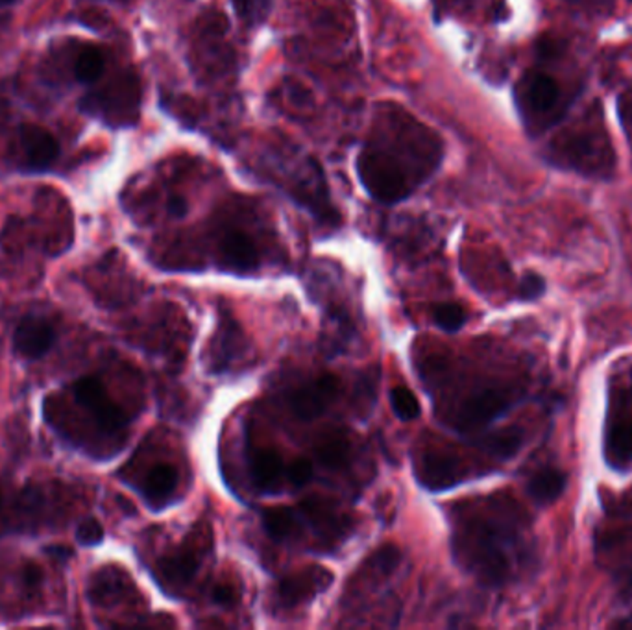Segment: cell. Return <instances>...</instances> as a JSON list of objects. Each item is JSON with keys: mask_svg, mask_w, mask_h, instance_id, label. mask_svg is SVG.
<instances>
[{"mask_svg": "<svg viewBox=\"0 0 632 630\" xmlns=\"http://www.w3.org/2000/svg\"><path fill=\"white\" fill-rule=\"evenodd\" d=\"M454 548L463 566L492 587L512 580L532 558L527 523L512 505L502 500H492L483 514L468 520Z\"/></svg>", "mask_w": 632, "mask_h": 630, "instance_id": "obj_1", "label": "cell"}, {"mask_svg": "<svg viewBox=\"0 0 632 630\" xmlns=\"http://www.w3.org/2000/svg\"><path fill=\"white\" fill-rule=\"evenodd\" d=\"M359 177L365 189L381 204L407 198L420 179V172L396 156L387 143H372L359 156Z\"/></svg>", "mask_w": 632, "mask_h": 630, "instance_id": "obj_2", "label": "cell"}, {"mask_svg": "<svg viewBox=\"0 0 632 630\" xmlns=\"http://www.w3.org/2000/svg\"><path fill=\"white\" fill-rule=\"evenodd\" d=\"M551 152L559 163L586 176H603L614 163V154L605 135L589 128L564 133L553 143Z\"/></svg>", "mask_w": 632, "mask_h": 630, "instance_id": "obj_3", "label": "cell"}, {"mask_svg": "<svg viewBox=\"0 0 632 630\" xmlns=\"http://www.w3.org/2000/svg\"><path fill=\"white\" fill-rule=\"evenodd\" d=\"M560 102V85L546 72L532 71L518 85V104L532 122L546 124L555 119Z\"/></svg>", "mask_w": 632, "mask_h": 630, "instance_id": "obj_4", "label": "cell"}, {"mask_svg": "<svg viewBox=\"0 0 632 630\" xmlns=\"http://www.w3.org/2000/svg\"><path fill=\"white\" fill-rule=\"evenodd\" d=\"M74 397L85 411L91 413L97 425L108 433L122 431L128 425V416L110 397L108 390L95 376H85L74 383Z\"/></svg>", "mask_w": 632, "mask_h": 630, "instance_id": "obj_5", "label": "cell"}, {"mask_svg": "<svg viewBox=\"0 0 632 630\" xmlns=\"http://www.w3.org/2000/svg\"><path fill=\"white\" fill-rule=\"evenodd\" d=\"M514 396L505 388H484L470 396L457 415V427L461 431H475L490 422L502 418L514 405Z\"/></svg>", "mask_w": 632, "mask_h": 630, "instance_id": "obj_6", "label": "cell"}, {"mask_svg": "<svg viewBox=\"0 0 632 630\" xmlns=\"http://www.w3.org/2000/svg\"><path fill=\"white\" fill-rule=\"evenodd\" d=\"M87 104H91L87 108L89 111L99 110L101 115H104L110 120H117V122L129 120L131 111L138 110V104H139L138 78L133 74L119 76L111 85L106 87L104 93H101L93 100H87Z\"/></svg>", "mask_w": 632, "mask_h": 630, "instance_id": "obj_7", "label": "cell"}, {"mask_svg": "<svg viewBox=\"0 0 632 630\" xmlns=\"http://www.w3.org/2000/svg\"><path fill=\"white\" fill-rule=\"evenodd\" d=\"M339 381L331 374H324L300 387L291 396V409L300 420H314L322 416L337 399Z\"/></svg>", "mask_w": 632, "mask_h": 630, "instance_id": "obj_8", "label": "cell"}, {"mask_svg": "<svg viewBox=\"0 0 632 630\" xmlns=\"http://www.w3.org/2000/svg\"><path fill=\"white\" fill-rule=\"evenodd\" d=\"M603 449L612 468L623 470L632 464V420L616 407L610 409L607 418Z\"/></svg>", "mask_w": 632, "mask_h": 630, "instance_id": "obj_9", "label": "cell"}, {"mask_svg": "<svg viewBox=\"0 0 632 630\" xmlns=\"http://www.w3.org/2000/svg\"><path fill=\"white\" fill-rule=\"evenodd\" d=\"M56 331L43 317H24L14 333V349L30 361L47 355L54 346Z\"/></svg>", "mask_w": 632, "mask_h": 630, "instance_id": "obj_10", "label": "cell"}, {"mask_svg": "<svg viewBox=\"0 0 632 630\" xmlns=\"http://www.w3.org/2000/svg\"><path fill=\"white\" fill-rule=\"evenodd\" d=\"M19 143L28 165L35 170L49 168L60 156V145L54 135L37 124L19 126Z\"/></svg>", "mask_w": 632, "mask_h": 630, "instance_id": "obj_11", "label": "cell"}, {"mask_svg": "<svg viewBox=\"0 0 632 630\" xmlns=\"http://www.w3.org/2000/svg\"><path fill=\"white\" fill-rule=\"evenodd\" d=\"M333 575L324 568H312L285 578L280 584V599L285 606H296L328 588Z\"/></svg>", "mask_w": 632, "mask_h": 630, "instance_id": "obj_12", "label": "cell"}, {"mask_svg": "<svg viewBox=\"0 0 632 630\" xmlns=\"http://www.w3.org/2000/svg\"><path fill=\"white\" fill-rule=\"evenodd\" d=\"M418 481L433 492H440V490H447L451 486L459 484V481L463 479V468L461 463L445 453H433L427 455L422 464L418 466Z\"/></svg>", "mask_w": 632, "mask_h": 630, "instance_id": "obj_13", "label": "cell"}, {"mask_svg": "<svg viewBox=\"0 0 632 630\" xmlns=\"http://www.w3.org/2000/svg\"><path fill=\"white\" fill-rule=\"evenodd\" d=\"M218 252H220V259H222L224 268L232 270V272H237V274L252 272V270H255L257 261H259L254 243L250 241L248 235H244L241 232L225 234L220 241Z\"/></svg>", "mask_w": 632, "mask_h": 630, "instance_id": "obj_14", "label": "cell"}, {"mask_svg": "<svg viewBox=\"0 0 632 630\" xmlns=\"http://www.w3.org/2000/svg\"><path fill=\"white\" fill-rule=\"evenodd\" d=\"M568 486V475L557 468H544L536 472L527 482V493L538 507L553 505Z\"/></svg>", "mask_w": 632, "mask_h": 630, "instance_id": "obj_15", "label": "cell"}, {"mask_svg": "<svg viewBox=\"0 0 632 630\" xmlns=\"http://www.w3.org/2000/svg\"><path fill=\"white\" fill-rule=\"evenodd\" d=\"M250 472L255 486L264 492L273 493L280 490L282 479L285 475V464L283 459L276 453L264 449V452H257L252 455L250 461Z\"/></svg>", "mask_w": 632, "mask_h": 630, "instance_id": "obj_16", "label": "cell"}, {"mask_svg": "<svg viewBox=\"0 0 632 630\" xmlns=\"http://www.w3.org/2000/svg\"><path fill=\"white\" fill-rule=\"evenodd\" d=\"M263 527L266 534L276 539V542H285V539H292L300 534L303 527L302 514L294 509H268L263 514Z\"/></svg>", "mask_w": 632, "mask_h": 630, "instance_id": "obj_17", "label": "cell"}, {"mask_svg": "<svg viewBox=\"0 0 632 630\" xmlns=\"http://www.w3.org/2000/svg\"><path fill=\"white\" fill-rule=\"evenodd\" d=\"M176 486H177V472L174 470V466L156 464L145 479L143 493L154 509H159L172 496Z\"/></svg>", "mask_w": 632, "mask_h": 630, "instance_id": "obj_18", "label": "cell"}, {"mask_svg": "<svg viewBox=\"0 0 632 630\" xmlns=\"http://www.w3.org/2000/svg\"><path fill=\"white\" fill-rule=\"evenodd\" d=\"M198 571V560L193 553L189 551H177L174 555H170L168 558H165L161 562V573L165 575V578L176 587H184V584H189L195 575Z\"/></svg>", "mask_w": 632, "mask_h": 630, "instance_id": "obj_19", "label": "cell"}, {"mask_svg": "<svg viewBox=\"0 0 632 630\" xmlns=\"http://www.w3.org/2000/svg\"><path fill=\"white\" fill-rule=\"evenodd\" d=\"M522 445H523V433L516 427L492 433L483 440V447L486 452L500 459L514 457L520 452Z\"/></svg>", "mask_w": 632, "mask_h": 630, "instance_id": "obj_20", "label": "cell"}, {"mask_svg": "<svg viewBox=\"0 0 632 630\" xmlns=\"http://www.w3.org/2000/svg\"><path fill=\"white\" fill-rule=\"evenodd\" d=\"M104 54L97 47H85L74 63V76L80 83L91 85L101 80L104 74Z\"/></svg>", "mask_w": 632, "mask_h": 630, "instance_id": "obj_21", "label": "cell"}, {"mask_svg": "<svg viewBox=\"0 0 632 630\" xmlns=\"http://www.w3.org/2000/svg\"><path fill=\"white\" fill-rule=\"evenodd\" d=\"M468 314L459 303H440L435 307L433 322L444 333H457L464 328Z\"/></svg>", "mask_w": 632, "mask_h": 630, "instance_id": "obj_22", "label": "cell"}, {"mask_svg": "<svg viewBox=\"0 0 632 630\" xmlns=\"http://www.w3.org/2000/svg\"><path fill=\"white\" fill-rule=\"evenodd\" d=\"M390 407L401 422H413L420 416V403L417 396L405 387L390 390Z\"/></svg>", "mask_w": 632, "mask_h": 630, "instance_id": "obj_23", "label": "cell"}, {"mask_svg": "<svg viewBox=\"0 0 632 630\" xmlns=\"http://www.w3.org/2000/svg\"><path fill=\"white\" fill-rule=\"evenodd\" d=\"M316 457L328 468H340L350 457V442L344 436H330L316 449Z\"/></svg>", "mask_w": 632, "mask_h": 630, "instance_id": "obj_24", "label": "cell"}, {"mask_svg": "<svg viewBox=\"0 0 632 630\" xmlns=\"http://www.w3.org/2000/svg\"><path fill=\"white\" fill-rule=\"evenodd\" d=\"M232 3L243 23L248 26H257L268 17L273 0H232Z\"/></svg>", "mask_w": 632, "mask_h": 630, "instance_id": "obj_25", "label": "cell"}, {"mask_svg": "<svg viewBox=\"0 0 632 630\" xmlns=\"http://www.w3.org/2000/svg\"><path fill=\"white\" fill-rule=\"evenodd\" d=\"M74 538H76V542L80 546H87V548H93V546H99L102 539H104V527L99 520L95 518H87L83 520L76 532H74Z\"/></svg>", "mask_w": 632, "mask_h": 630, "instance_id": "obj_26", "label": "cell"}, {"mask_svg": "<svg viewBox=\"0 0 632 630\" xmlns=\"http://www.w3.org/2000/svg\"><path fill=\"white\" fill-rule=\"evenodd\" d=\"M544 292H546V280L534 272H527L518 285L520 301H534L544 296Z\"/></svg>", "mask_w": 632, "mask_h": 630, "instance_id": "obj_27", "label": "cell"}, {"mask_svg": "<svg viewBox=\"0 0 632 630\" xmlns=\"http://www.w3.org/2000/svg\"><path fill=\"white\" fill-rule=\"evenodd\" d=\"M312 473H314L312 463L307 461V459H296V461L289 466V472H287L291 482L296 484V486L307 484V482L312 479Z\"/></svg>", "mask_w": 632, "mask_h": 630, "instance_id": "obj_28", "label": "cell"}, {"mask_svg": "<svg viewBox=\"0 0 632 630\" xmlns=\"http://www.w3.org/2000/svg\"><path fill=\"white\" fill-rule=\"evenodd\" d=\"M376 558V566L381 569V571H385V573H388V571H392L397 564H399V560H401V553L394 548V546H385V548H381L376 555H374Z\"/></svg>", "mask_w": 632, "mask_h": 630, "instance_id": "obj_29", "label": "cell"}, {"mask_svg": "<svg viewBox=\"0 0 632 630\" xmlns=\"http://www.w3.org/2000/svg\"><path fill=\"white\" fill-rule=\"evenodd\" d=\"M618 113H619V119L623 120V124L632 129V89H628V91H625L619 100H618Z\"/></svg>", "mask_w": 632, "mask_h": 630, "instance_id": "obj_30", "label": "cell"}, {"mask_svg": "<svg viewBox=\"0 0 632 630\" xmlns=\"http://www.w3.org/2000/svg\"><path fill=\"white\" fill-rule=\"evenodd\" d=\"M213 601L222 606H234L237 601V592L232 587L220 584V587H216L213 592Z\"/></svg>", "mask_w": 632, "mask_h": 630, "instance_id": "obj_31", "label": "cell"}, {"mask_svg": "<svg viewBox=\"0 0 632 630\" xmlns=\"http://www.w3.org/2000/svg\"><path fill=\"white\" fill-rule=\"evenodd\" d=\"M623 415H627L632 420V368L628 376V388L618 396V407Z\"/></svg>", "mask_w": 632, "mask_h": 630, "instance_id": "obj_32", "label": "cell"}, {"mask_svg": "<svg viewBox=\"0 0 632 630\" xmlns=\"http://www.w3.org/2000/svg\"><path fill=\"white\" fill-rule=\"evenodd\" d=\"M168 213L174 216V218H184L189 211V205H187V200L184 196H172L168 200V205H167Z\"/></svg>", "mask_w": 632, "mask_h": 630, "instance_id": "obj_33", "label": "cell"}, {"mask_svg": "<svg viewBox=\"0 0 632 630\" xmlns=\"http://www.w3.org/2000/svg\"><path fill=\"white\" fill-rule=\"evenodd\" d=\"M41 569H39V566H35V564H28L26 568H24V571H23V578H24V584H26V587H35V584H39L41 582Z\"/></svg>", "mask_w": 632, "mask_h": 630, "instance_id": "obj_34", "label": "cell"}, {"mask_svg": "<svg viewBox=\"0 0 632 630\" xmlns=\"http://www.w3.org/2000/svg\"><path fill=\"white\" fill-rule=\"evenodd\" d=\"M44 553L53 558H58V560H69L72 557V549L67 546H49V548H44Z\"/></svg>", "mask_w": 632, "mask_h": 630, "instance_id": "obj_35", "label": "cell"}, {"mask_svg": "<svg viewBox=\"0 0 632 630\" xmlns=\"http://www.w3.org/2000/svg\"><path fill=\"white\" fill-rule=\"evenodd\" d=\"M623 509L625 512L632 518V490L628 493H625V498H623Z\"/></svg>", "mask_w": 632, "mask_h": 630, "instance_id": "obj_36", "label": "cell"}, {"mask_svg": "<svg viewBox=\"0 0 632 630\" xmlns=\"http://www.w3.org/2000/svg\"><path fill=\"white\" fill-rule=\"evenodd\" d=\"M17 0H0V6H10V5H15Z\"/></svg>", "mask_w": 632, "mask_h": 630, "instance_id": "obj_37", "label": "cell"}, {"mask_svg": "<svg viewBox=\"0 0 632 630\" xmlns=\"http://www.w3.org/2000/svg\"><path fill=\"white\" fill-rule=\"evenodd\" d=\"M0 503H3V500H0Z\"/></svg>", "mask_w": 632, "mask_h": 630, "instance_id": "obj_38", "label": "cell"}, {"mask_svg": "<svg viewBox=\"0 0 632 630\" xmlns=\"http://www.w3.org/2000/svg\"><path fill=\"white\" fill-rule=\"evenodd\" d=\"M630 3H632V0H630Z\"/></svg>", "mask_w": 632, "mask_h": 630, "instance_id": "obj_39", "label": "cell"}]
</instances>
